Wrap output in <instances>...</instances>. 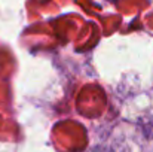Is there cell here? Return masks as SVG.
Instances as JSON below:
<instances>
[{"label":"cell","instance_id":"obj_1","mask_svg":"<svg viewBox=\"0 0 153 152\" xmlns=\"http://www.w3.org/2000/svg\"><path fill=\"white\" fill-rule=\"evenodd\" d=\"M85 152H131L128 146H123L120 143H98L91 148H88Z\"/></svg>","mask_w":153,"mask_h":152}]
</instances>
